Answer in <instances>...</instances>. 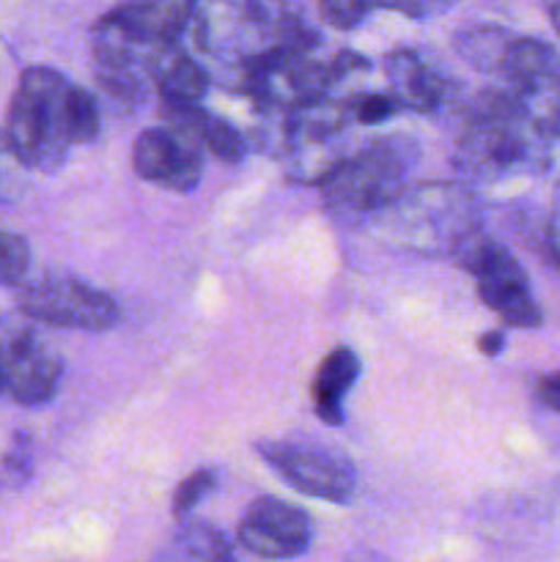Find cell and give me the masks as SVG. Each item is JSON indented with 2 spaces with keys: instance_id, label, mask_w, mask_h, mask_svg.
<instances>
[{
  "instance_id": "ba28073f",
  "label": "cell",
  "mask_w": 560,
  "mask_h": 562,
  "mask_svg": "<svg viewBox=\"0 0 560 562\" xmlns=\"http://www.w3.org/2000/svg\"><path fill=\"white\" fill-rule=\"evenodd\" d=\"M258 456L305 497L346 505L357 492V470L344 453L311 442H261Z\"/></svg>"
},
{
  "instance_id": "d4e9b609",
  "label": "cell",
  "mask_w": 560,
  "mask_h": 562,
  "mask_svg": "<svg viewBox=\"0 0 560 562\" xmlns=\"http://www.w3.org/2000/svg\"><path fill=\"white\" fill-rule=\"evenodd\" d=\"M547 250L552 256V261L560 267V181L555 184L552 206H549L547 217Z\"/></svg>"
},
{
  "instance_id": "83f0119b",
  "label": "cell",
  "mask_w": 560,
  "mask_h": 562,
  "mask_svg": "<svg viewBox=\"0 0 560 562\" xmlns=\"http://www.w3.org/2000/svg\"><path fill=\"white\" fill-rule=\"evenodd\" d=\"M544 9H547V16L555 31L560 33V0H544Z\"/></svg>"
},
{
  "instance_id": "9a60e30c",
  "label": "cell",
  "mask_w": 560,
  "mask_h": 562,
  "mask_svg": "<svg viewBox=\"0 0 560 562\" xmlns=\"http://www.w3.org/2000/svg\"><path fill=\"white\" fill-rule=\"evenodd\" d=\"M357 376H360V357L351 349L338 346L324 357L311 384L313 409H316L318 420L327 423V426H340L346 420L344 404L349 390L355 387Z\"/></svg>"
},
{
  "instance_id": "7402d4cb",
  "label": "cell",
  "mask_w": 560,
  "mask_h": 562,
  "mask_svg": "<svg viewBox=\"0 0 560 562\" xmlns=\"http://www.w3.org/2000/svg\"><path fill=\"white\" fill-rule=\"evenodd\" d=\"M3 470L9 472L11 481H16V483H25L27 477L33 475V439H31V434L14 431L9 450H5V456H3Z\"/></svg>"
},
{
  "instance_id": "52a82bcc",
  "label": "cell",
  "mask_w": 560,
  "mask_h": 562,
  "mask_svg": "<svg viewBox=\"0 0 560 562\" xmlns=\"http://www.w3.org/2000/svg\"><path fill=\"white\" fill-rule=\"evenodd\" d=\"M20 313L27 322L66 329H110L121 318L113 296L58 272L42 274L20 291Z\"/></svg>"
},
{
  "instance_id": "4fadbf2b",
  "label": "cell",
  "mask_w": 560,
  "mask_h": 562,
  "mask_svg": "<svg viewBox=\"0 0 560 562\" xmlns=\"http://www.w3.org/2000/svg\"><path fill=\"white\" fill-rule=\"evenodd\" d=\"M110 16L146 44H181L195 20V0H126Z\"/></svg>"
},
{
  "instance_id": "e0dca14e",
  "label": "cell",
  "mask_w": 560,
  "mask_h": 562,
  "mask_svg": "<svg viewBox=\"0 0 560 562\" xmlns=\"http://www.w3.org/2000/svg\"><path fill=\"white\" fill-rule=\"evenodd\" d=\"M514 38L516 36L505 33L503 27L475 25V27H464V31L453 38V44H456V53H459L467 64L475 66V69L483 71V75L500 77Z\"/></svg>"
},
{
  "instance_id": "8fae6325",
  "label": "cell",
  "mask_w": 560,
  "mask_h": 562,
  "mask_svg": "<svg viewBox=\"0 0 560 562\" xmlns=\"http://www.w3.org/2000/svg\"><path fill=\"white\" fill-rule=\"evenodd\" d=\"M132 168L143 181L173 192H192L201 184L203 148L195 137L170 126L146 130L132 148Z\"/></svg>"
},
{
  "instance_id": "ffe728a7",
  "label": "cell",
  "mask_w": 560,
  "mask_h": 562,
  "mask_svg": "<svg viewBox=\"0 0 560 562\" xmlns=\"http://www.w3.org/2000/svg\"><path fill=\"white\" fill-rule=\"evenodd\" d=\"M373 5H377V0H318L324 20L333 27H340V31L360 25L371 14Z\"/></svg>"
},
{
  "instance_id": "8992f818",
  "label": "cell",
  "mask_w": 560,
  "mask_h": 562,
  "mask_svg": "<svg viewBox=\"0 0 560 562\" xmlns=\"http://www.w3.org/2000/svg\"><path fill=\"white\" fill-rule=\"evenodd\" d=\"M525 119L558 143L560 137V55L538 38H514L497 77Z\"/></svg>"
},
{
  "instance_id": "44dd1931",
  "label": "cell",
  "mask_w": 560,
  "mask_h": 562,
  "mask_svg": "<svg viewBox=\"0 0 560 562\" xmlns=\"http://www.w3.org/2000/svg\"><path fill=\"white\" fill-rule=\"evenodd\" d=\"M395 110H399V104L393 102L390 93H355V97H351V115H355V124H384Z\"/></svg>"
},
{
  "instance_id": "5b68a950",
  "label": "cell",
  "mask_w": 560,
  "mask_h": 562,
  "mask_svg": "<svg viewBox=\"0 0 560 562\" xmlns=\"http://www.w3.org/2000/svg\"><path fill=\"white\" fill-rule=\"evenodd\" d=\"M453 261L475 278L483 305L497 313L503 324L522 329H533L541 324V311H538L536 296L527 283L525 269L492 236H486L483 231L472 234L459 247Z\"/></svg>"
},
{
  "instance_id": "cb8c5ba5",
  "label": "cell",
  "mask_w": 560,
  "mask_h": 562,
  "mask_svg": "<svg viewBox=\"0 0 560 562\" xmlns=\"http://www.w3.org/2000/svg\"><path fill=\"white\" fill-rule=\"evenodd\" d=\"M453 3H459V0H377V5H384V9L401 11V14L410 16L439 14V11H445Z\"/></svg>"
},
{
  "instance_id": "277c9868",
  "label": "cell",
  "mask_w": 560,
  "mask_h": 562,
  "mask_svg": "<svg viewBox=\"0 0 560 562\" xmlns=\"http://www.w3.org/2000/svg\"><path fill=\"white\" fill-rule=\"evenodd\" d=\"M388 228L410 247L453 258L481 231L475 203L461 184L406 187L404 195L382 214Z\"/></svg>"
},
{
  "instance_id": "30bf717a",
  "label": "cell",
  "mask_w": 560,
  "mask_h": 562,
  "mask_svg": "<svg viewBox=\"0 0 560 562\" xmlns=\"http://www.w3.org/2000/svg\"><path fill=\"white\" fill-rule=\"evenodd\" d=\"M236 538L256 558L294 560L311 549L313 525L296 505L278 497H258L242 516Z\"/></svg>"
},
{
  "instance_id": "5bb4252c",
  "label": "cell",
  "mask_w": 560,
  "mask_h": 562,
  "mask_svg": "<svg viewBox=\"0 0 560 562\" xmlns=\"http://www.w3.org/2000/svg\"><path fill=\"white\" fill-rule=\"evenodd\" d=\"M154 86L163 108H201L212 77L181 44H168L154 64Z\"/></svg>"
},
{
  "instance_id": "484cf974",
  "label": "cell",
  "mask_w": 560,
  "mask_h": 562,
  "mask_svg": "<svg viewBox=\"0 0 560 562\" xmlns=\"http://www.w3.org/2000/svg\"><path fill=\"white\" fill-rule=\"evenodd\" d=\"M538 398H541L544 406H549V409L560 415V371L541 379V384H538Z\"/></svg>"
},
{
  "instance_id": "6da1fadb",
  "label": "cell",
  "mask_w": 560,
  "mask_h": 562,
  "mask_svg": "<svg viewBox=\"0 0 560 562\" xmlns=\"http://www.w3.org/2000/svg\"><path fill=\"white\" fill-rule=\"evenodd\" d=\"M102 115L91 93L47 66L22 71L3 132L25 170L53 173L71 146L97 140Z\"/></svg>"
},
{
  "instance_id": "3957f363",
  "label": "cell",
  "mask_w": 560,
  "mask_h": 562,
  "mask_svg": "<svg viewBox=\"0 0 560 562\" xmlns=\"http://www.w3.org/2000/svg\"><path fill=\"white\" fill-rule=\"evenodd\" d=\"M415 162V146L399 137H382L368 148L346 154L322 181L324 206L346 223L382 217L406 192V176Z\"/></svg>"
},
{
  "instance_id": "2e32d148",
  "label": "cell",
  "mask_w": 560,
  "mask_h": 562,
  "mask_svg": "<svg viewBox=\"0 0 560 562\" xmlns=\"http://www.w3.org/2000/svg\"><path fill=\"white\" fill-rule=\"evenodd\" d=\"M154 562H236L234 547L206 521H181Z\"/></svg>"
},
{
  "instance_id": "603a6c76",
  "label": "cell",
  "mask_w": 560,
  "mask_h": 562,
  "mask_svg": "<svg viewBox=\"0 0 560 562\" xmlns=\"http://www.w3.org/2000/svg\"><path fill=\"white\" fill-rule=\"evenodd\" d=\"M22 170L25 165L11 151L5 132H0V201H9L22 190Z\"/></svg>"
},
{
  "instance_id": "ac0fdd59",
  "label": "cell",
  "mask_w": 560,
  "mask_h": 562,
  "mask_svg": "<svg viewBox=\"0 0 560 562\" xmlns=\"http://www.w3.org/2000/svg\"><path fill=\"white\" fill-rule=\"evenodd\" d=\"M31 267V247L22 236L0 231V285L20 283Z\"/></svg>"
},
{
  "instance_id": "f1b7e54d",
  "label": "cell",
  "mask_w": 560,
  "mask_h": 562,
  "mask_svg": "<svg viewBox=\"0 0 560 562\" xmlns=\"http://www.w3.org/2000/svg\"><path fill=\"white\" fill-rule=\"evenodd\" d=\"M349 562H382V560L373 558V554H360V558H351Z\"/></svg>"
},
{
  "instance_id": "d6986e66",
  "label": "cell",
  "mask_w": 560,
  "mask_h": 562,
  "mask_svg": "<svg viewBox=\"0 0 560 562\" xmlns=\"http://www.w3.org/2000/svg\"><path fill=\"white\" fill-rule=\"evenodd\" d=\"M214 472L209 470H201V472H192L190 477H184V481L179 483V488H176L173 494V516L179 521H187V516L195 510V505L201 503L206 494H212L214 488Z\"/></svg>"
},
{
  "instance_id": "4316f807",
  "label": "cell",
  "mask_w": 560,
  "mask_h": 562,
  "mask_svg": "<svg viewBox=\"0 0 560 562\" xmlns=\"http://www.w3.org/2000/svg\"><path fill=\"white\" fill-rule=\"evenodd\" d=\"M503 346H505V335L500 333V329L483 333L481 338H478V349H481L486 357H497L500 351H503Z\"/></svg>"
},
{
  "instance_id": "7a4b0ae2",
  "label": "cell",
  "mask_w": 560,
  "mask_h": 562,
  "mask_svg": "<svg viewBox=\"0 0 560 562\" xmlns=\"http://www.w3.org/2000/svg\"><path fill=\"white\" fill-rule=\"evenodd\" d=\"M555 143L516 108L503 82L489 86L467 108L453 148V168L470 184H497L514 176L541 173Z\"/></svg>"
},
{
  "instance_id": "9c48e42d",
  "label": "cell",
  "mask_w": 560,
  "mask_h": 562,
  "mask_svg": "<svg viewBox=\"0 0 560 562\" xmlns=\"http://www.w3.org/2000/svg\"><path fill=\"white\" fill-rule=\"evenodd\" d=\"M64 366L31 327L0 318V393L20 406H42L58 393Z\"/></svg>"
},
{
  "instance_id": "7c38bea8",
  "label": "cell",
  "mask_w": 560,
  "mask_h": 562,
  "mask_svg": "<svg viewBox=\"0 0 560 562\" xmlns=\"http://www.w3.org/2000/svg\"><path fill=\"white\" fill-rule=\"evenodd\" d=\"M384 75H388V93L399 108L415 110V113H434L450 99V80L421 58L415 49H395L384 60Z\"/></svg>"
}]
</instances>
